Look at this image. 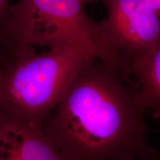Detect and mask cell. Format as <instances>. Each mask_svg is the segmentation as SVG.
<instances>
[{"label":"cell","mask_w":160,"mask_h":160,"mask_svg":"<svg viewBox=\"0 0 160 160\" xmlns=\"http://www.w3.org/2000/svg\"><path fill=\"white\" fill-rule=\"evenodd\" d=\"M147 108L137 86L118 68L85 62L42 129L62 160H146Z\"/></svg>","instance_id":"1"},{"label":"cell","mask_w":160,"mask_h":160,"mask_svg":"<svg viewBox=\"0 0 160 160\" xmlns=\"http://www.w3.org/2000/svg\"><path fill=\"white\" fill-rule=\"evenodd\" d=\"M2 57L0 106L41 127L85 62L97 57L79 42Z\"/></svg>","instance_id":"2"},{"label":"cell","mask_w":160,"mask_h":160,"mask_svg":"<svg viewBox=\"0 0 160 160\" xmlns=\"http://www.w3.org/2000/svg\"><path fill=\"white\" fill-rule=\"evenodd\" d=\"M82 0H18L11 4L0 31V53L11 56L38 47L79 42L108 62L98 22L86 13Z\"/></svg>","instance_id":"3"},{"label":"cell","mask_w":160,"mask_h":160,"mask_svg":"<svg viewBox=\"0 0 160 160\" xmlns=\"http://www.w3.org/2000/svg\"><path fill=\"white\" fill-rule=\"evenodd\" d=\"M106 19L98 22L108 62L131 79L133 64L160 44V17L145 0H104Z\"/></svg>","instance_id":"4"},{"label":"cell","mask_w":160,"mask_h":160,"mask_svg":"<svg viewBox=\"0 0 160 160\" xmlns=\"http://www.w3.org/2000/svg\"><path fill=\"white\" fill-rule=\"evenodd\" d=\"M0 160H62L41 126L0 106Z\"/></svg>","instance_id":"5"},{"label":"cell","mask_w":160,"mask_h":160,"mask_svg":"<svg viewBox=\"0 0 160 160\" xmlns=\"http://www.w3.org/2000/svg\"><path fill=\"white\" fill-rule=\"evenodd\" d=\"M137 82L148 113L160 117V44L149 55L132 65L131 77Z\"/></svg>","instance_id":"6"},{"label":"cell","mask_w":160,"mask_h":160,"mask_svg":"<svg viewBox=\"0 0 160 160\" xmlns=\"http://www.w3.org/2000/svg\"><path fill=\"white\" fill-rule=\"evenodd\" d=\"M11 6L10 0H0V31L7 22Z\"/></svg>","instance_id":"7"},{"label":"cell","mask_w":160,"mask_h":160,"mask_svg":"<svg viewBox=\"0 0 160 160\" xmlns=\"http://www.w3.org/2000/svg\"><path fill=\"white\" fill-rule=\"evenodd\" d=\"M145 2L160 17V0H145Z\"/></svg>","instance_id":"8"},{"label":"cell","mask_w":160,"mask_h":160,"mask_svg":"<svg viewBox=\"0 0 160 160\" xmlns=\"http://www.w3.org/2000/svg\"><path fill=\"white\" fill-rule=\"evenodd\" d=\"M146 160H160V155L158 153L156 156H153V157L149 158L148 159H146Z\"/></svg>","instance_id":"9"},{"label":"cell","mask_w":160,"mask_h":160,"mask_svg":"<svg viewBox=\"0 0 160 160\" xmlns=\"http://www.w3.org/2000/svg\"><path fill=\"white\" fill-rule=\"evenodd\" d=\"M2 67V57L1 53H0V75H1Z\"/></svg>","instance_id":"10"},{"label":"cell","mask_w":160,"mask_h":160,"mask_svg":"<svg viewBox=\"0 0 160 160\" xmlns=\"http://www.w3.org/2000/svg\"><path fill=\"white\" fill-rule=\"evenodd\" d=\"M83 2L86 4V3H89V2H96V1H99V0H82Z\"/></svg>","instance_id":"11"}]
</instances>
